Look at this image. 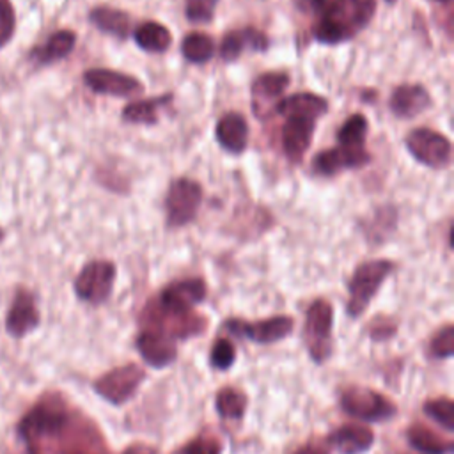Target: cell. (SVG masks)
I'll return each mask as SVG.
<instances>
[{
	"label": "cell",
	"instance_id": "cell-39",
	"mask_svg": "<svg viewBox=\"0 0 454 454\" xmlns=\"http://www.w3.org/2000/svg\"><path fill=\"white\" fill-rule=\"evenodd\" d=\"M429 2H433V4H440V5H450V2H452V0H429Z\"/></svg>",
	"mask_w": 454,
	"mask_h": 454
},
{
	"label": "cell",
	"instance_id": "cell-41",
	"mask_svg": "<svg viewBox=\"0 0 454 454\" xmlns=\"http://www.w3.org/2000/svg\"><path fill=\"white\" fill-rule=\"evenodd\" d=\"M387 2H388V4H394V2H397V0H387Z\"/></svg>",
	"mask_w": 454,
	"mask_h": 454
},
{
	"label": "cell",
	"instance_id": "cell-15",
	"mask_svg": "<svg viewBox=\"0 0 454 454\" xmlns=\"http://www.w3.org/2000/svg\"><path fill=\"white\" fill-rule=\"evenodd\" d=\"M371 161V154L364 149H351L335 145L332 149L321 151L312 160V172L317 176H335L342 170L349 168H360Z\"/></svg>",
	"mask_w": 454,
	"mask_h": 454
},
{
	"label": "cell",
	"instance_id": "cell-20",
	"mask_svg": "<svg viewBox=\"0 0 454 454\" xmlns=\"http://www.w3.org/2000/svg\"><path fill=\"white\" fill-rule=\"evenodd\" d=\"M215 138L222 149L239 154L248 145V124L239 112L223 114L215 128Z\"/></svg>",
	"mask_w": 454,
	"mask_h": 454
},
{
	"label": "cell",
	"instance_id": "cell-22",
	"mask_svg": "<svg viewBox=\"0 0 454 454\" xmlns=\"http://www.w3.org/2000/svg\"><path fill=\"white\" fill-rule=\"evenodd\" d=\"M74 44H76V34L73 30H67V28L57 30L50 34V37L43 44L32 48L30 60L37 66H48V64L59 62L73 51Z\"/></svg>",
	"mask_w": 454,
	"mask_h": 454
},
{
	"label": "cell",
	"instance_id": "cell-2",
	"mask_svg": "<svg viewBox=\"0 0 454 454\" xmlns=\"http://www.w3.org/2000/svg\"><path fill=\"white\" fill-rule=\"evenodd\" d=\"M206 282L199 277L170 282L142 309L140 328L160 332L176 342L202 333L207 319L195 312V307L206 298Z\"/></svg>",
	"mask_w": 454,
	"mask_h": 454
},
{
	"label": "cell",
	"instance_id": "cell-29",
	"mask_svg": "<svg viewBox=\"0 0 454 454\" xmlns=\"http://www.w3.org/2000/svg\"><path fill=\"white\" fill-rule=\"evenodd\" d=\"M181 53L186 60L193 64H204L213 57L215 43L204 32H190L181 41Z\"/></svg>",
	"mask_w": 454,
	"mask_h": 454
},
{
	"label": "cell",
	"instance_id": "cell-28",
	"mask_svg": "<svg viewBox=\"0 0 454 454\" xmlns=\"http://www.w3.org/2000/svg\"><path fill=\"white\" fill-rule=\"evenodd\" d=\"M367 119L364 114H351L337 131V145L364 149L367 138Z\"/></svg>",
	"mask_w": 454,
	"mask_h": 454
},
{
	"label": "cell",
	"instance_id": "cell-40",
	"mask_svg": "<svg viewBox=\"0 0 454 454\" xmlns=\"http://www.w3.org/2000/svg\"><path fill=\"white\" fill-rule=\"evenodd\" d=\"M2 239H4V231L0 229V241H2Z\"/></svg>",
	"mask_w": 454,
	"mask_h": 454
},
{
	"label": "cell",
	"instance_id": "cell-17",
	"mask_svg": "<svg viewBox=\"0 0 454 454\" xmlns=\"http://www.w3.org/2000/svg\"><path fill=\"white\" fill-rule=\"evenodd\" d=\"M39 321H41V316H39V309L35 305L34 294L28 289L20 287L5 316L7 332L12 337H23L28 332L35 330Z\"/></svg>",
	"mask_w": 454,
	"mask_h": 454
},
{
	"label": "cell",
	"instance_id": "cell-12",
	"mask_svg": "<svg viewBox=\"0 0 454 454\" xmlns=\"http://www.w3.org/2000/svg\"><path fill=\"white\" fill-rule=\"evenodd\" d=\"M145 380V369L138 364H126L101 374L94 381V392L112 404H122L133 397L140 383Z\"/></svg>",
	"mask_w": 454,
	"mask_h": 454
},
{
	"label": "cell",
	"instance_id": "cell-34",
	"mask_svg": "<svg viewBox=\"0 0 454 454\" xmlns=\"http://www.w3.org/2000/svg\"><path fill=\"white\" fill-rule=\"evenodd\" d=\"M218 0H184V14L192 23H207L215 16Z\"/></svg>",
	"mask_w": 454,
	"mask_h": 454
},
{
	"label": "cell",
	"instance_id": "cell-21",
	"mask_svg": "<svg viewBox=\"0 0 454 454\" xmlns=\"http://www.w3.org/2000/svg\"><path fill=\"white\" fill-rule=\"evenodd\" d=\"M268 44L270 41L261 30L254 27L236 28L223 35L220 44V57L225 62H232L245 51V48H252L254 51H264Z\"/></svg>",
	"mask_w": 454,
	"mask_h": 454
},
{
	"label": "cell",
	"instance_id": "cell-5",
	"mask_svg": "<svg viewBox=\"0 0 454 454\" xmlns=\"http://www.w3.org/2000/svg\"><path fill=\"white\" fill-rule=\"evenodd\" d=\"M395 264L388 259H372L358 264L348 282V303L346 310L349 317H360L376 293L380 291L381 284L387 277L394 271Z\"/></svg>",
	"mask_w": 454,
	"mask_h": 454
},
{
	"label": "cell",
	"instance_id": "cell-6",
	"mask_svg": "<svg viewBox=\"0 0 454 454\" xmlns=\"http://www.w3.org/2000/svg\"><path fill=\"white\" fill-rule=\"evenodd\" d=\"M332 326H333V307L328 300H314L307 312L303 323V344L312 362L323 364L330 358L333 342H332Z\"/></svg>",
	"mask_w": 454,
	"mask_h": 454
},
{
	"label": "cell",
	"instance_id": "cell-27",
	"mask_svg": "<svg viewBox=\"0 0 454 454\" xmlns=\"http://www.w3.org/2000/svg\"><path fill=\"white\" fill-rule=\"evenodd\" d=\"M247 395L236 387H222L215 395V408L222 420L239 422L247 410Z\"/></svg>",
	"mask_w": 454,
	"mask_h": 454
},
{
	"label": "cell",
	"instance_id": "cell-10",
	"mask_svg": "<svg viewBox=\"0 0 454 454\" xmlns=\"http://www.w3.org/2000/svg\"><path fill=\"white\" fill-rule=\"evenodd\" d=\"M410 154L429 168H445L452 160L450 140L431 128H415L404 138Z\"/></svg>",
	"mask_w": 454,
	"mask_h": 454
},
{
	"label": "cell",
	"instance_id": "cell-24",
	"mask_svg": "<svg viewBox=\"0 0 454 454\" xmlns=\"http://www.w3.org/2000/svg\"><path fill=\"white\" fill-rule=\"evenodd\" d=\"M90 23L99 28L105 34H112L119 39H126L131 30V18L128 12L108 7V5H98L89 12Z\"/></svg>",
	"mask_w": 454,
	"mask_h": 454
},
{
	"label": "cell",
	"instance_id": "cell-1",
	"mask_svg": "<svg viewBox=\"0 0 454 454\" xmlns=\"http://www.w3.org/2000/svg\"><path fill=\"white\" fill-rule=\"evenodd\" d=\"M20 434L28 454H112L98 426L59 394L30 408Z\"/></svg>",
	"mask_w": 454,
	"mask_h": 454
},
{
	"label": "cell",
	"instance_id": "cell-33",
	"mask_svg": "<svg viewBox=\"0 0 454 454\" xmlns=\"http://www.w3.org/2000/svg\"><path fill=\"white\" fill-rule=\"evenodd\" d=\"M429 353L440 360L452 356V353H454V326L452 325H445L431 337Z\"/></svg>",
	"mask_w": 454,
	"mask_h": 454
},
{
	"label": "cell",
	"instance_id": "cell-18",
	"mask_svg": "<svg viewBox=\"0 0 454 454\" xmlns=\"http://www.w3.org/2000/svg\"><path fill=\"white\" fill-rule=\"evenodd\" d=\"M326 443L339 454H364L374 443V431L362 424H344L326 436Z\"/></svg>",
	"mask_w": 454,
	"mask_h": 454
},
{
	"label": "cell",
	"instance_id": "cell-31",
	"mask_svg": "<svg viewBox=\"0 0 454 454\" xmlns=\"http://www.w3.org/2000/svg\"><path fill=\"white\" fill-rule=\"evenodd\" d=\"M223 443L222 440L211 433L209 429H204L181 447H177L172 454H222Z\"/></svg>",
	"mask_w": 454,
	"mask_h": 454
},
{
	"label": "cell",
	"instance_id": "cell-13",
	"mask_svg": "<svg viewBox=\"0 0 454 454\" xmlns=\"http://www.w3.org/2000/svg\"><path fill=\"white\" fill-rule=\"evenodd\" d=\"M83 83L96 94L128 98L144 92V83L131 74H124L114 69L92 67L83 73Z\"/></svg>",
	"mask_w": 454,
	"mask_h": 454
},
{
	"label": "cell",
	"instance_id": "cell-36",
	"mask_svg": "<svg viewBox=\"0 0 454 454\" xmlns=\"http://www.w3.org/2000/svg\"><path fill=\"white\" fill-rule=\"evenodd\" d=\"M367 326H369V335L374 340H385V339L392 337L395 333V330H397V325L392 319L383 317V316L374 317Z\"/></svg>",
	"mask_w": 454,
	"mask_h": 454
},
{
	"label": "cell",
	"instance_id": "cell-3",
	"mask_svg": "<svg viewBox=\"0 0 454 454\" xmlns=\"http://www.w3.org/2000/svg\"><path fill=\"white\" fill-rule=\"evenodd\" d=\"M328 112V101L314 92H298L280 99L275 114L284 115L282 149L289 161L300 163L307 154L317 119Z\"/></svg>",
	"mask_w": 454,
	"mask_h": 454
},
{
	"label": "cell",
	"instance_id": "cell-38",
	"mask_svg": "<svg viewBox=\"0 0 454 454\" xmlns=\"http://www.w3.org/2000/svg\"><path fill=\"white\" fill-rule=\"evenodd\" d=\"M121 454H158V450H156V447H153L149 443L137 442V443L128 445Z\"/></svg>",
	"mask_w": 454,
	"mask_h": 454
},
{
	"label": "cell",
	"instance_id": "cell-37",
	"mask_svg": "<svg viewBox=\"0 0 454 454\" xmlns=\"http://www.w3.org/2000/svg\"><path fill=\"white\" fill-rule=\"evenodd\" d=\"M332 449L326 443V438H314L294 449L291 454H330Z\"/></svg>",
	"mask_w": 454,
	"mask_h": 454
},
{
	"label": "cell",
	"instance_id": "cell-16",
	"mask_svg": "<svg viewBox=\"0 0 454 454\" xmlns=\"http://www.w3.org/2000/svg\"><path fill=\"white\" fill-rule=\"evenodd\" d=\"M135 348L140 353L142 360L154 367L163 369L170 365L177 356V342L160 332L140 328L135 339Z\"/></svg>",
	"mask_w": 454,
	"mask_h": 454
},
{
	"label": "cell",
	"instance_id": "cell-32",
	"mask_svg": "<svg viewBox=\"0 0 454 454\" xmlns=\"http://www.w3.org/2000/svg\"><path fill=\"white\" fill-rule=\"evenodd\" d=\"M234 362H236V346L225 337L218 339L211 346V351H209L211 367H215L218 371H227L232 367Z\"/></svg>",
	"mask_w": 454,
	"mask_h": 454
},
{
	"label": "cell",
	"instance_id": "cell-23",
	"mask_svg": "<svg viewBox=\"0 0 454 454\" xmlns=\"http://www.w3.org/2000/svg\"><path fill=\"white\" fill-rule=\"evenodd\" d=\"M406 440L411 449L422 454H452L454 443L452 440L438 434L431 427L413 422L406 429Z\"/></svg>",
	"mask_w": 454,
	"mask_h": 454
},
{
	"label": "cell",
	"instance_id": "cell-35",
	"mask_svg": "<svg viewBox=\"0 0 454 454\" xmlns=\"http://www.w3.org/2000/svg\"><path fill=\"white\" fill-rule=\"evenodd\" d=\"M16 12L11 0H0V48H4L14 35Z\"/></svg>",
	"mask_w": 454,
	"mask_h": 454
},
{
	"label": "cell",
	"instance_id": "cell-14",
	"mask_svg": "<svg viewBox=\"0 0 454 454\" xmlns=\"http://www.w3.org/2000/svg\"><path fill=\"white\" fill-rule=\"evenodd\" d=\"M289 85V74L286 71H270L259 74L252 83V112L259 119H266L275 114L277 103L282 99L284 90Z\"/></svg>",
	"mask_w": 454,
	"mask_h": 454
},
{
	"label": "cell",
	"instance_id": "cell-4",
	"mask_svg": "<svg viewBox=\"0 0 454 454\" xmlns=\"http://www.w3.org/2000/svg\"><path fill=\"white\" fill-rule=\"evenodd\" d=\"M376 14V0H325L317 9L314 39L339 44L356 37Z\"/></svg>",
	"mask_w": 454,
	"mask_h": 454
},
{
	"label": "cell",
	"instance_id": "cell-26",
	"mask_svg": "<svg viewBox=\"0 0 454 454\" xmlns=\"http://www.w3.org/2000/svg\"><path fill=\"white\" fill-rule=\"evenodd\" d=\"M133 39L137 46L142 48L144 51L163 53L168 50L172 43V34L165 25L158 21H144L135 28Z\"/></svg>",
	"mask_w": 454,
	"mask_h": 454
},
{
	"label": "cell",
	"instance_id": "cell-7",
	"mask_svg": "<svg viewBox=\"0 0 454 454\" xmlns=\"http://www.w3.org/2000/svg\"><path fill=\"white\" fill-rule=\"evenodd\" d=\"M340 408L364 422H383L397 413V406L387 395L362 385H351L342 388L339 397Z\"/></svg>",
	"mask_w": 454,
	"mask_h": 454
},
{
	"label": "cell",
	"instance_id": "cell-11",
	"mask_svg": "<svg viewBox=\"0 0 454 454\" xmlns=\"http://www.w3.org/2000/svg\"><path fill=\"white\" fill-rule=\"evenodd\" d=\"M202 186L190 179L179 177L170 183L165 197V213L168 227H183L190 223L200 206Z\"/></svg>",
	"mask_w": 454,
	"mask_h": 454
},
{
	"label": "cell",
	"instance_id": "cell-25",
	"mask_svg": "<svg viewBox=\"0 0 454 454\" xmlns=\"http://www.w3.org/2000/svg\"><path fill=\"white\" fill-rule=\"evenodd\" d=\"M172 99H174L172 92H167L161 96L131 101L122 108L121 117L122 121L131 124H154L158 122V112L165 108Z\"/></svg>",
	"mask_w": 454,
	"mask_h": 454
},
{
	"label": "cell",
	"instance_id": "cell-9",
	"mask_svg": "<svg viewBox=\"0 0 454 454\" xmlns=\"http://www.w3.org/2000/svg\"><path fill=\"white\" fill-rule=\"evenodd\" d=\"M294 328V319L291 316H271L259 321H247L241 317H229L222 323V330L248 339L255 344H273L287 335Z\"/></svg>",
	"mask_w": 454,
	"mask_h": 454
},
{
	"label": "cell",
	"instance_id": "cell-30",
	"mask_svg": "<svg viewBox=\"0 0 454 454\" xmlns=\"http://www.w3.org/2000/svg\"><path fill=\"white\" fill-rule=\"evenodd\" d=\"M422 410L440 427H443L449 433L454 431V403L450 397L442 395L436 399H429L422 404Z\"/></svg>",
	"mask_w": 454,
	"mask_h": 454
},
{
	"label": "cell",
	"instance_id": "cell-19",
	"mask_svg": "<svg viewBox=\"0 0 454 454\" xmlns=\"http://www.w3.org/2000/svg\"><path fill=\"white\" fill-rule=\"evenodd\" d=\"M390 110L401 119H411L431 106V96L420 83H403L390 94Z\"/></svg>",
	"mask_w": 454,
	"mask_h": 454
},
{
	"label": "cell",
	"instance_id": "cell-8",
	"mask_svg": "<svg viewBox=\"0 0 454 454\" xmlns=\"http://www.w3.org/2000/svg\"><path fill=\"white\" fill-rule=\"evenodd\" d=\"M115 264L106 259L89 261L74 278L76 296L90 305L105 303L114 289L115 282Z\"/></svg>",
	"mask_w": 454,
	"mask_h": 454
}]
</instances>
